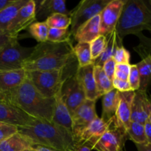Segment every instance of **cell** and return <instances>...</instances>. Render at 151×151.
Here are the masks:
<instances>
[{
  "label": "cell",
  "mask_w": 151,
  "mask_h": 151,
  "mask_svg": "<svg viewBox=\"0 0 151 151\" xmlns=\"http://www.w3.org/2000/svg\"><path fill=\"white\" fill-rule=\"evenodd\" d=\"M75 58L71 40L61 43L47 41L34 47L22 68L26 72L60 70Z\"/></svg>",
  "instance_id": "6da1fadb"
},
{
  "label": "cell",
  "mask_w": 151,
  "mask_h": 151,
  "mask_svg": "<svg viewBox=\"0 0 151 151\" xmlns=\"http://www.w3.org/2000/svg\"><path fill=\"white\" fill-rule=\"evenodd\" d=\"M5 101L17 106L37 119L52 122L55 99L44 97L27 77L18 88L4 95Z\"/></svg>",
  "instance_id": "7a4b0ae2"
},
{
  "label": "cell",
  "mask_w": 151,
  "mask_h": 151,
  "mask_svg": "<svg viewBox=\"0 0 151 151\" xmlns=\"http://www.w3.org/2000/svg\"><path fill=\"white\" fill-rule=\"evenodd\" d=\"M18 132L30 140L33 145L45 146L58 151H65L75 143L72 132L43 119H35L29 125L18 128Z\"/></svg>",
  "instance_id": "3957f363"
},
{
  "label": "cell",
  "mask_w": 151,
  "mask_h": 151,
  "mask_svg": "<svg viewBox=\"0 0 151 151\" xmlns=\"http://www.w3.org/2000/svg\"><path fill=\"white\" fill-rule=\"evenodd\" d=\"M115 30L121 39L143 30L150 31L151 0H125Z\"/></svg>",
  "instance_id": "277c9868"
},
{
  "label": "cell",
  "mask_w": 151,
  "mask_h": 151,
  "mask_svg": "<svg viewBox=\"0 0 151 151\" xmlns=\"http://www.w3.org/2000/svg\"><path fill=\"white\" fill-rule=\"evenodd\" d=\"M78 67V60L72 59L60 70L31 71L27 72V77L44 97L54 98L66 79L76 74Z\"/></svg>",
  "instance_id": "5b68a950"
},
{
  "label": "cell",
  "mask_w": 151,
  "mask_h": 151,
  "mask_svg": "<svg viewBox=\"0 0 151 151\" xmlns=\"http://www.w3.org/2000/svg\"><path fill=\"white\" fill-rule=\"evenodd\" d=\"M111 0H83L69 12L71 26L69 32L74 36L79 27L94 16L100 15Z\"/></svg>",
  "instance_id": "8992f818"
},
{
  "label": "cell",
  "mask_w": 151,
  "mask_h": 151,
  "mask_svg": "<svg viewBox=\"0 0 151 151\" xmlns=\"http://www.w3.org/2000/svg\"><path fill=\"white\" fill-rule=\"evenodd\" d=\"M33 50L34 47L22 46L18 39L9 43L0 51V71L23 69L24 63Z\"/></svg>",
  "instance_id": "52a82bcc"
},
{
  "label": "cell",
  "mask_w": 151,
  "mask_h": 151,
  "mask_svg": "<svg viewBox=\"0 0 151 151\" xmlns=\"http://www.w3.org/2000/svg\"><path fill=\"white\" fill-rule=\"evenodd\" d=\"M61 96L70 114L85 101L86 95L76 74L69 77L63 83L61 88Z\"/></svg>",
  "instance_id": "ba28073f"
},
{
  "label": "cell",
  "mask_w": 151,
  "mask_h": 151,
  "mask_svg": "<svg viewBox=\"0 0 151 151\" xmlns=\"http://www.w3.org/2000/svg\"><path fill=\"white\" fill-rule=\"evenodd\" d=\"M128 139L127 131L123 128H116L112 125L100 137L94 144L92 150L97 151H121L123 150L124 145Z\"/></svg>",
  "instance_id": "9c48e42d"
},
{
  "label": "cell",
  "mask_w": 151,
  "mask_h": 151,
  "mask_svg": "<svg viewBox=\"0 0 151 151\" xmlns=\"http://www.w3.org/2000/svg\"><path fill=\"white\" fill-rule=\"evenodd\" d=\"M96 101L86 99L72 114V135H78L82 130L86 128L97 116L95 109Z\"/></svg>",
  "instance_id": "30bf717a"
},
{
  "label": "cell",
  "mask_w": 151,
  "mask_h": 151,
  "mask_svg": "<svg viewBox=\"0 0 151 151\" xmlns=\"http://www.w3.org/2000/svg\"><path fill=\"white\" fill-rule=\"evenodd\" d=\"M125 0H111L100 14V35L106 36L114 31L119 22Z\"/></svg>",
  "instance_id": "8fae6325"
},
{
  "label": "cell",
  "mask_w": 151,
  "mask_h": 151,
  "mask_svg": "<svg viewBox=\"0 0 151 151\" xmlns=\"http://www.w3.org/2000/svg\"><path fill=\"white\" fill-rule=\"evenodd\" d=\"M113 123L106 122L101 118L97 117L77 136L74 137L75 142L88 146L92 150L94 144L102 135L112 126Z\"/></svg>",
  "instance_id": "7c38bea8"
},
{
  "label": "cell",
  "mask_w": 151,
  "mask_h": 151,
  "mask_svg": "<svg viewBox=\"0 0 151 151\" xmlns=\"http://www.w3.org/2000/svg\"><path fill=\"white\" fill-rule=\"evenodd\" d=\"M35 119L17 106L0 100V122L17 128L29 125Z\"/></svg>",
  "instance_id": "4fadbf2b"
},
{
  "label": "cell",
  "mask_w": 151,
  "mask_h": 151,
  "mask_svg": "<svg viewBox=\"0 0 151 151\" xmlns=\"http://www.w3.org/2000/svg\"><path fill=\"white\" fill-rule=\"evenodd\" d=\"M35 21V3L34 0H29L22 7L7 28V32L18 35L19 32L30 26Z\"/></svg>",
  "instance_id": "5bb4252c"
},
{
  "label": "cell",
  "mask_w": 151,
  "mask_h": 151,
  "mask_svg": "<svg viewBox=\"0 0 151 151\" xmlns=\"http://www.w3.org/2000/svg\"><path fill=\"white\" fill-rule=\"evenodd\" d=\"M134 95L135 91H134L126 92L119 91V101L113 124L116 128H123L127 131L131 122V106Z\"/></svg>",
  "instance_id": "9a60e30c"
},
{
  "label": "cell",
  "mask_w": 151,
  "mask_h": 151,
  "mask_svg": "<svg viewBox=\"0 0 151 151\" xmlns=\"http://www.w3.org/2000/svg\"><path fill=\"white\" fill-rule=\"evenodd\" d=\"M35 21L45 22L55 13H63L69 16L65 0H41L35 1Z\"/></svg>",
  "instance_id": "2e32d148"
},
{
  "label": "cell",
  "mask_w": 151,
  "mask_h": 151,
  "mask_svg": "<svg viewBox=\"0 0 151 151\" xmlns=\"http://www.w3.org/2000/svg\"><path fill=\"white\" fill-rule=\"evenodd\" d=\"M94 64L84 67H78L76 76L79 81L87 100L96 101L100 97L96 87L94 77Z\"/></svg>",
  "instance_id": "e0dca14e"
},
{
  "label": "cell",
  "mask_w": 151,
  "mask_h": 151,
  "mask_svg": "<svg viewBox=\"0 0 151 151\" xmlns=\"http://www.w3.org/2000/svg\"><path fill=\"white\" fill-rule=\"evenodd\" d=\"M150 102L147 98L146 91L141 90L135 91L131 106V122H137L143 125L145 123L150 114Z\"/></svg>",
  "instance_id": "ac0fdd59"
},
{
  "label": "cell",
  "mask_w": 151,
  "mask_h": 151,
  "mask_svg": "<svg viewBox=\"0 0 151 151\" xmlns=\"http://www.w3.org/2000/svg\"><path fill=\"white\" fill-rule=\"evenodd\" d=\"M27 78L24 69L0 71V91L4 95L19 86Z\"/></svg>",
  "instance_id": "d6986e66"
},
{
  "label": "cell",
  "mask_w": 151,
  "mask_h": 151,
  "mask_svg": "<svg viewBox=\"0 0 151 151\" xmlns=\"http://www.w3.org/2000/svg\"><path fill=\"white\" fill-rule=\"evenodd\" d=\"M54 99L55 106L52 122L72 133V116L62 99L61 89L56 94Z\"/></svg>",
  "instance_id": "ffe728a7"
},
{
  "label": "cell",
  "mask_w": 151,
  "mask_h": 151,
  "mask_svg": "<svg viewBox=\"0 0 151 151\" xmlns=\"http://www.w3.org/2000/svg\"><path fill=\"white\" fill-rule=\"evenodd\" d=\"M99 35H100V15H97L80 27L73 37L78 43H90Z\"/></svg>",
  "instance_id": "44dd1931"
},
{
  "label": "cell",
  "mask_w": 151,
  "mask_h": 151,
  "mask_svg": "<svg viewBox=\"0 0 151 151\" xmlns=\"http://www.w3.org/2000/svg\"><path fill=\"white\" fill-rule=\"evenodd\" d=\"M118 101H119V91L114 88L109 92L103 95L102 105L103 111L102 117L104 122L113 123L117 109Z\"/></svg>",
  "instance_id": "7402d4cb"
},
{
  "label": "cell",
  "mask_w": 151,
  "mask_h": 151,
  "mask_svg": "<svg viewBox=\"0 0 151 151\" xmlns=\"http://www.w3.org/2000/svg\"><path fill=\"white\" fill-rule=\"evenodd\" d=\"M32 147L30 140L18 132L0 143V151H24Z\"/></svg>",
  "instance_id": "603a6c76"
},
{
  "label": "cell",
  "mask_w": 151,
  "mask_h": 151,
  "mask_svg": "<svg viewBox=\"0 0 151 151\" xmlns=\"http://www.w3.org/2000/svg\"><path fill=\"white\" fill-rule=\"evenodd\" d=\"M106 39H107L106 48H105V50L103 52V54L95 61V64L94 65H96V66H103V64L108 60L113 58L114 55L117 47L122 46V39H121L118 36L115 29L112 31L111 32H110L109 35H106Z\"/></svg>",
  "instance_id": "cb8c5ba5"
},
{
  "label": "cell",
  "mask_w": 151,
  "mask_h": 151,
  "mask_svg": "<svg viewBox=\"0 0 151 151\" xmlns=\"http://www.w3.org/2000/svg\"><path fill=\"white\" fill-rule=\"evenodd\" d=\"M29 0H14L12 4L0 11V30L6 31L7 27L16 16L19 10Z\"/></svg>",
  "instance_id": "d4e9b609"
},
{
  "label": "cell",
  "mask_w": 151,
  "mask_h": 151,
  "mask_svg": "<svg viewBox=\"0 0 151 151\" xmlns=\"http://www.w3.org/2000/svg\"><path fill=\"white\" fill-rule=\"evenodd\" d=\"M94 77L96 87H97V90L98 91L100 97L103 96L106 93L109 92L114 88L113 86V83H112V81H111L106 76L102 66L94 65Z\"/></svg>",
  "instance_id": "484cf974"
},
{
  "label": "cell",
  "mask_w": 151,
  "mask_h": 151,
  "mask_svg": "<svg viewBox=\"0 0 151 151\" xmlns=\"http://www.w3.org/2000/svg\"><path fill=\"white\" fill-rule=\"evenodd\" d=\"M73 52L78 60L79 67L95 64V61L91 58L90 43H78L73 47Z\"/></svg>",
  "instance_id": "4316f807"
},
{
  "label": "cell",
  "mask_w": 151,
  "mask_h": 151,
  "mask_svg": "<svg viewBox=\"0 0 151 151\" xmlns=\"http://www.w3.org/2000/svg\"><path fill=\"white\" fill-rule=\"evenodd\" d=\"M140 77V87L141 91H146L149 84L151 82V57L147 56L142 59L137 64Z\"/></svg>",
  "instance_id": "83f0119b"
},
{
  "label": "cell",
  "mask_w": 151,
  "mask_h": 151,
  "mask_svg": "<svg viewBox=\"0 0 151 151\" xmlns=\"http://www.w3.org/2000/svg\"><path fill=\"white\" fill-rule=\"evenodd\" d=\"M128 137L132 140L135 145L147 144V138L143 124L137 122H131L129 127L127 129Z\"/></svg>",
  "instance_id": "f1b7e54d"
},
{
  "label": "cell",
  "mask_w": 151,
  "mask_h": 151,
  "mask_svg": "<svg viewBox=\"0 0 151 151\" xmlns=\"http://www.w3.org/2000/svg\"><path fill=\"white\" fill-rule=\"evenodd\" d=\"M49 29L50 27L45 22H35L29 27V33L38 43L47 41Z\"/></svg>",
  "instance_id": "f546056e"
},
{
  "label": "cell",
  "mask_w": 151,
  "mask_h": 151,
  "mask_svg": "<svg viewBox=\"0 0 151 151\" xmlns=\"http://www.w3.org/2000/svg\"><path fill=\"white\" fill-rule=\"evenodd\" d=\"M50 28L69 29L71 26V18L69 15L63 13H55L45 21Z\"/></svg>",
  "instance_id": "4dcf8cb0"
},
{
  "label": "cell",
  "mask_w": 151,
  "mask_h": 151,
  "mask_svg": "<svg viewBox=\"0 0 151 151\" xmlns=\"http://www.w3.org/2000/svg\"><path fill=\"white\" fill-rule=\"evenodd\" d=\"M72 37L69 29H58L50 28L49 29L47 41L52 43H61L70 41Z\"/></svg>",
  "instance_id": "1f68e13d"
},
{
  "label": "cell",
  "mask_w": 151,
  "mask_h": 151,
  "mask_svg": "<svg viewBox=\"0 0 151 151\" xmlns=\"http://www.w3.org/2000/svg\"><path fill=\"white\" fill-rule=\"evenodd\" d=\"M107 39L104 35H99L97 38L90 42V50L93 60L96 61L103 54L106 46Z\"/></svg>",
  "instance_id": "d6a6232c"
},
{
  "label": "cell",
  "mask_w": 151,
  "mask_h": 151,
  "mask_svg": "<svg viewBox=\"0 0 151 151\" xmlns=\"http://www.w3.org/2000/svg\"><path fill=\"white\" fill-rule=\"evenodd\" d=\"M128 83L131 86V91H136L139 89L140 77L137 64L131 65V70L128 76Z\"/></svg>",
  "instance_id": "836d02e7"
},
{
  "label": "cell",
  "mask_w": 151,
  "mask_h": 151,
  "mask_svg": "<svg viewBox=\"0 0 151 151\" xmlns=\"http://www.w3.org/2000/svg\"><path fill=\"white\" fill-rule=\"evenodd\" d=\"M116 63H130L131 55L130 53L123 46L118 47L113 57Z\"/></svg>",
  "instance_id": "e575fe53"
},
{
  "label": "cell",
  "mask_w": 151,
  "mask_h": 151,
  "mask_svg": "<svg viewBox=\"0 0 151 151\" xmlns=\"http://www.w3.org/2000/svg\"><path fill=\"white\" fill-rule=\"evenodd\" d=\"M16 133H18L17 127L0 122V143Z\"/></svg>",
  "instance_id": "d590c367"
},
{
  "label": "cell",
  "mask_w": 151,
  "mask_h": 151,
  "mask_svg": "<svg viewBox=\"0 0 151 151\" xmlns=\"http://www.w3.org/2000/svg\"><path fill=\"white\" fill-rule=\"evenodd\" d=\"M116 63L114 60V58H111L108 60L102 66L105 74L111 81H113V79L114 78V74L116 72Z\"/></svg>",
  "instance_id": "8d00e7d4"
},
{
  "label": "cell",
  "mask_w": 151,
  "mask_h": 151,
  "mask_svg": "<svg viewBox=\"0 0 151 151\" xmlns=\"http://www.w3.org/2000/svg\"><path fill=\"white\" fill-rule=\"evenodd\" d=\"M16 39H18V35H12L7 31L0 30V51L9 43Z\"/></svg>",
  "instance_id": "74e56055"
},
{
  "label": "cell",
  "mask_w": 151,
  "mask_h": 151,
  "mask_svg": "<svg viewBox=\"0 0 151 151\" xmlns=\"http://www.w3.org/2000/svg\"><path fill=\"white\" fill-rule=\"evenodd\" d=\"M112 83H113L114 88L119 92H126V91H131V86L128 81H122V80L114 78Z\"/></svg>",
  "instance_id": "f35d334b"
},
{
  "label": "cell",
  "mask_w": 151,
  "mask_h": 151,
  "mask_svg": "<svg viewBox=\"0 0 151 151\" xmlns=\"http://www.w3.org/2000/svg\"><path fill=\"white\" fill-rule=\"evenodd\" d=\"M91 148L86 145L81 144V143L75 142L71 147L66 149L65 151H91Z\"/></svg>",
  "instance_id": "ab89813d"
},
{
  "label": "cell",
  "mask_w": 151,
  "mask_h": 151,
  "mask_svg": "<svg viewBox=\"0 0 151 151\" xmlns=\"http://www.w3.org/2000/svg\"><path fill=\"white\" fill-rule=\"evenodd\" d=\"M131 65L130 63H116V70L120 71L129 75L131 70Z\"/></svg>",
  "instance_id": "60d3db41"
},
{
  "label": "cell",
  "mask_w": 151,
  "mask_h": 151,
  "mask_svg": "<svg viewBox=\"0 0 151 151\" xmlns=\"http://www.w3.org/2000/svg\"><path fill=\"white\" fill-rule=\"evenodd\" d=\"M145 126V136L147 138V142L148 144L151 145V123L147 119L144 124Z\"/></svg>",
  "instance_id": "b9f144b4"
},
{
  "label": "cell",
  "mask_w": 151,
  "mask_h": 151,
  "mask_svg": "<svg viewBox=\"0 0 151 151\" xmlns=\"http://www.w3.org/2000/svg\"><path fill=\"white\" fill-rule=\"evenodd\" d=\"M128 76H129V75H127V74L117 70H116V72H115V74H114V78H116V79H119V80H122V81H128Z\"/></svg>",
  "instance_id": "7bdbcfd3"
},
{
  "label": "cell",
  "mask_w": 151,
  "mask_h": 151,
  "mask_svg": "<svg viewBox=\"0 0 151 151\" xmlns=\"http://www.w3.org/2000/svg\"><path fill=\"white\" fill-rule=\"evenodd\" d=\"M138 151H151V145L143 144V145H136Z\"/></svg>",
  "instance_id": "ee69618b"
},
{
  "label": "cell",
  "mask_w": 151,
  "mask_h": 151,
  "mask_svg": "<svg viewBox=\"0 0 151 151\" xmlns=\"http://www.w3.org/2000/svg\"><path fill=\"white\" fill-rule=\"evenodd\" d=\"M34 149L36 151H58L56 150L55 149L51 148V147H45V146H41V145H33Z\"/></svg>",
  "instance_id": "f6af8a7d"
},
{
  "label": "cell",
  "mask_w": 151,
  "mask_h": 151,
  "mask_svg": "<svg viewBox=\"0 0 151 151\" xmlns=\"http://www.w3.org/2000/svg\"><path fill=\"white\" fill-rule=\"evenodd\" d=\"M14 0H0V11L13 2Z\"/></svg>",
  "instance_id": "bcb514c9"
},
{
  "label": "cell",
  "mask_w": 151,
  "mask_h": 151,
  "mask_svg": "<svg viewBox=\"0 0 151 151\" xmlns=\"http://www.w3.org/2000/svg\"><path fill=\"white\" fill-rule=\"evenodd\" d=\"M0 100L5 101V97H4V95L1 92V91H0Z\"/></svg>",
  "instance_id": "7dc6e473"
},
{
  "label": "cell",
  "mask_w": 151,
  "mask_h": 151,
  "mask_svg": "<svg viewBox=\"0 0 151 151\" xmlns=\"http://www.w3.org/2000/svg\"><path fill=\"white\" fill-rule=\"evenodd\" d=\"M148 119H149V121H150V122L151 123V102H150V114H149Z\"/></svg>",
  "instance_id": "c3c4849f"
},
{
  "label": "cell",
  "mask_w": 151,
  "mask_h": 151,
  "mask_svg": "<svg viewBox=\"0 0 151 151\" xmlns=\"http://www.w3.org/2000/svg\"><path fill=\"white\" fill-rule=\"evenodd\" d=\"M24 151H36L35 150V149L33 148V147H32V148H29V149H26V150H24Z\"/></svg>",
  "instance_id": "681fc988"
}]
</instances>
